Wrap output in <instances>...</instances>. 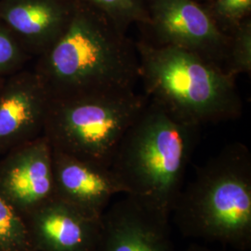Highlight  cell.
<instances>
[{
    "instance_id": "cell-1",
    "label": "cell",
    "mask_w": 251,
    "mask_h": 251,
    "mask_svg": "<svg viewBox=\"0 0 251 251\" xmlns=\"http://www.w3.org/2000/svg\"><path fill=\"white\" fill-rule=\"evenodd\" d=\"M33 70L50 99L134 90L140 80L135 41L105 14L76 2L68 26Z\"/></svg>"
},
{
    "instance_id": "cell-2",
    "label": "cell",
    "mask_w": 251,
    "mask_h": 251,
    "mask_svg": "<svg viewBox=\"0 0 251 251\" xmlns=\"http://www.w3.org/2000/svg\"><path fill=\"white\" fill-rule=\"evenodd\" d=\"M199 129L148 100L117 145L109 167L123 195L171 218Z\"/></svg>"
},
{
    "instance_id": "cell-3",
    "label": "cell",
    "mask_w": 251,
    "mask_h": 251,
    "mask_svg": "<svg viewBox=\"0 0 251 251\" xmlns=\"http://www.w3.org/2000/svg\"><path fill=\"white\" fill-rule=\"evenodd\" d=\"M171 216L188 238L251 248V153L241 143L225 146L198 167Z\"/></svg>"
},
{
    "instance_id": "cell-4",
    "label": "cell",
    "mask_w": 251,
    "mask_h": 251,
    "mask_svg": "<svg viewBox=\"0 0 251 251\" xmlns=\"http://www.w3.org/2000/svg\"><path fill=\"white\" fill-rule=\"evenodd\" d=\"M144 94L179 120L201 126L239 118L235 76L198 54L135 41Z\"/></svg>"
},
{
    "instance_id": "cell-5",
    "label": "cell",
    "mask_w": 251,
    "mask_h": 251,
    "mask_svg": "<svg viewBox=\"0 0 251 251\" xmlns=\"http://www.w3.org/2000/svg\"><path fill=\"white\" fill-rule=\"evenodd\" d=\"M148 100L135 90L50 99L43 135L54 150L109 168Z\"/></svg>"
},
{
    "instance_id": "cell-6",
    "label": "cell",
    "mask_w": 251,
    "mask_h": 251,
    "mask_svg": "<svg viewBox=\"0 0 251 251\" xmlns=\"http://www.w3.org/2000/svg\"><path fill=\"white\" fill-rule=\"evenodd\" d=\"M147 22L138 25L140 40L198 54L225 70L229 36L216 26L197 0H144Z\"/></svg>"
},
{
    "instance_id": "cell-7",
    "label": "cell",
    "mask_w": 251,
    "mask_h": 251,
    "mask_svg": "<svg viewBox=\"0 0 251 251\" xmlns=\"http://www.w3.org/2000/svg\"><path fill=\"white\" fill-rule=\"evenodd\" d=\"M0 193L25 218L55 198L53 151L44 135L0 156Z\"/></svg>"
},
{
    "instance_id": "cell-8",
    "label": "cell",
    "mask_w": 251,
    "mask_h": 251,
    "mask_svg": "<svg viewBox=\"0 0 251 251\" xmlns=\"http://www.w3.org/2000/svg\"><path fill=\"white\" fill-rule=\"evenodd\" d=\"M50 101L33 69L5 78L0 88V156L43 135Z\"/></svg>"
},
{
    "instance_id": "cell-9",
    "label": "cell",
    "mask_w": 251,
    "mask_h": 251,
    "mask_svg": "<svg viewBox=\"0 0 251 251\" xmlns=\"http://www.w3.org/2000/svg\"><path fill=\"white\" fill-rule=\"evenodd\" d=\"M97 251H176L170 218L125 196L101 217Z\"/></svg>"
},
{
    "instance_id": "cell-10",
    "label": "cell",
    "mask_w": 251,
    "mask_h": 251,
    "mask_svg": "<svg viewBox=\"0 0 251 251\" xmlns=\"http://www.w3.org/2000/svg\"><path fill=\"white\" fill-rule=\"evenodd\" d=\"M35 251H97L101 219L55 198L25 218Z\"/></svg>"
},
{
    "instance_id": "cell-11",
    "label": "cell",
    "mask_w": 251,
    "mask_h": 251,
    "mask_svg": "<svg viewBox=\"0 0 251 251\" xmlns=\"http://www.w3.org/2000/svg\"><path fill=\"white\" fill-rule=\"evenodd\" d=\"M53 151L55 197L83 213L101 219L111 200L123 194L108 167Z\"/></svg>"
},
{
    "instance_id": "cell-12",
    "label": "cell",
    "mask_w": 251,
    "mask_h": 251,
    "mask_svg": "<svg viewBox=\"0 0 251 251\" xmlns=\"http://www.w3.org/2000/svg\"><path fill=\"white\" fill-rule=\"evenodd\" d=\"M75 8L73 0H0V22L37 58L63 35Z\"/></svg>"
},
{
    "instance_id": "cell-13",
    "label": "cell",
    "mask_w": 251,
    "mask_h": 251,
    "mask_svg": "<svg viewBox=\"0 0 251 251\" xmlns=\"http://www.w3.org/2000/svg\"><path fill=\"white\" fill-rule=\"evenodd\" d=\"M0 251H35L25 217L1 193Z\"/></svg>"
},
{
    "instance_id": "cell-14",
    "label": "cell",
    "mask_w": 251,
    "mask_h": 251,
    "mask_svg": "<svg viewBox=\"0 0 251 251\" xmlns=\"http://www.w3.org/2000/svg\"><path fill=\"white\" fill-rule=\"evenodd\" d=\"M97 9L112 20L122 31L127 32L131 25L147 22L144 0H73Z\"/></svg>"
},
{
    "instance_id": "cell-15",
    "label": "cell",
    "mask_w": 251,
    "mask_h": 251,
    "mask_svg": "<svg viewBox=\"0 0 251 251\" xmlns=\"http://www.w3.org/2000/svg\"><path fill=\"white\" fill-rule=\"evenodd\" d=\"M203 5L216 26L226 36L251 19V0H207Z\"/></svg>"
},
{
    "instance_id": "cell-16",
    "label": "cell",
    "mask_w": 251,
    "mask_h": 251,
    "mask_svg": "<svg viewBox=\"0 0 251 251\" xmlns=\"http://www.w3.org/2000/svg\"><path fill=\"white\" fill-rule=\"evenodd\" d=\"M225 71L237 76L251 73V19L245 21L229 35Z\"/></svg>"
},
{
    "instance_id": "cell-17",
    "label": "cell",
    "mask_w": 251,
    "mask_h": 251,
    "mask_svg": "<svg viewBox=\"0 0 251 251\" xmlns=\"http://www.w3.org/2000/svg\"><path fill=\"white\" fill-rule=\"evenodd\" d=\"M32 59L17 37L0 22V78L23 70Z\"/></svg>"
},
{
    "instance_id": "cell-18",
    "label": "cell",
    "mask_w": 251,
    "mask_h": 251,
    "mask_svg": "<svg viewBox=\"0 0 251 251\" xmlns=\"http://www.w3.org/2000/svg\"><path fill=\"white\" fill-rule=\"evenodd\" d=\"M216 251V250H211V249H208V248H206V247H201V246H196V245H194V246H191V247H188L187 249H185V250H183V251Z\"/></svg>"
},
{
    "instance_id": "cell-19",
    "label": "cell",
    "mask_w": 251,
    "mask_h": 251,
    "mask_svg": "<svg viewBox=\"0 0 251 251\" xmlns=\"http://www.w3.org/2000/svg\"><path fill=\"white\" fill-rule=\"evenodd\" d=\"M4 80H5V78H0V88H1V86H2V84H3Z\"/></svg>"
},
{
    "instance_id": "cell-20",
    "label": "cell",
    "mask_w": 251,
    "mask_h": 251,
    "mask_svg": "<svg viewBox=\"0 0 251 251\" xmlns=\"http://www.w3.org/2000/svg\"><path fill=\"white\" fill-rule=\"evenodd\" d=\"M197 1H198V2H200L201 4H204V3H205V2H206L207 0H197Z\"/></svg>"
}]
</instances>
